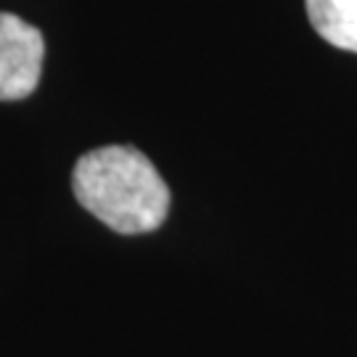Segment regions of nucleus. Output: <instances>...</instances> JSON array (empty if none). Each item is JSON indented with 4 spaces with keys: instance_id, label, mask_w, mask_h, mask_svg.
<instances>
[{
    "instance_id": "3",
    "label": "nucleus",
    "mask_w": 357,
    "mask_h": 357,
    "mask_svg": "<svg viewBox=\"0 0 357 357\" xmlns=\"http://www.w3.org/2000/svg\"><path fill=\"white\" fill-rule=\"evenodd\" d=\"M310 24L333 48L357 53V0H305Z\"/></svg>"
},
{
    "instance_id": "2",
    "label": "nucleus",
    "mask_w": 357,
    "mask_h": 357,
    "mask_svg": "<svg viewBox=\"0 0 357 357\" xmlns=\"http://www.w3.org/2000/svg\"><path fill=\"white\" fill-rule=\"evenodd\" d=\"M45 40L38 26L13 13H0V101L32 96L43 75Z\"/></svg>"
},
{
    "instance_id": "1",
    "label": "nucleus",
    "mask_w": 357,
    "mask_h": 357,
    "mask_svg": "<svg viewBox=\"0 0 357 357\" xmlns=\"http://www.w3.org/2000/svg\"><path fill=\"white\" fill-rule=\"evenodd\" d=\"M77 202L116 233H151L169 212V188L151 159L132 146L85 153L72 175Z\"/></svg>"
}]
</instances>
